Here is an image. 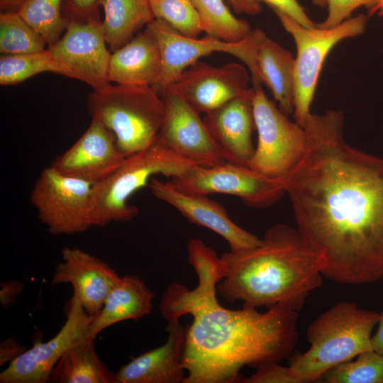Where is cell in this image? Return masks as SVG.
Listing matches in <instances>:
<instances>
[{
	"instance_id": "cell-1",
	"label": "cell",
	"mask_w": 383,
	"mask_h": 383,
	"mask_svg": "<svg viewBox=\"0 0 383 383\" xmlns=\"http://www.w3.org/2000/svg\"><path fill=\"white\" fill-rule=\"evenodd\" d=\"M340 111L307 116L305 154L284 180L305 243L323 276L344 284L383 279V158L348 145Z\"/></svg>"
},
{
	"instance_id": "cell-2",
	"label": "cell",
	"mask_w": 383,
	"mask_h": 383,
	"mask_svg": "<svg viewBox=\"0 0 383 383\" xmlns=\"http://www.w3.org/2000/svg\"><path fill=\"white\" fill-rule=\"evenodd\" d=\"M187 250L197 285L190 289L171 283L159 306L167 321L192 316L185 328L184 383L242 382L245 366L257 368L288 357L298 338L296 311L284 304L263 313L244 304L237 310L224 307L216 296L224 275L221 257L199 238L189 240Z\"/></svg>"
},
{
	"instance_id": "cell-3",
	"label": "cell",
	"mask_w": 383,
	"mask_h": 383,
	"mask_svg": "<svg viewBox=\"0 0 383 383\" xmlns=\"http://www.w3.org/2000/svg\"><path fill=\"white\" fill-rule=\"evenodd\" d=\"M220 257L224 275L217 293L229 303L267 309L284 304L297 311L322 285V257L286 224L269 228L257 246Z\"/></svg>"
},
{
	"instance_id": "cell-4",
	"label": "cell",
	"mask_w": 383,
	"mask_h": 383,
	"mask_svg": "<svg viewBox=\"0 0 383 383\" xmlns=\"http://www.w3.org/2000/svg\"><path fill=\"white\" fill-rule=\"evenodd\" d=\"M380 313L341 301L321 313L308 326L309 348L290 367L303 383L321 379L332 367L372 350V333Z\"/></svg>"
},
{
	"instance_id": "cell-5",
	"label": "cell",
	"mask_w": 383,
	"mask_h": 383,
	"mask_svg": "<svg viewBox=\"0 0 383 383\" xmlns=\"http://www.w3.org/2000/svg\"><path fill=\"white\" fill-rule=\"evenodd\" d=\"M157 138L147 148L125 158L109 177L93 184L91 213L94 226L127 222L135 218L138 209L128 202L138 190L148 184L152 176L170 178L183 174L194 166Z\"/></svg>"
},
{
	"instance_id": "cell-6",
	"label": "cell",
	"mask_w": 383,
	"mask_h": 383,
	"mask_svg": "<svg viewBox=\"0 0 383 383\" xmlns=\"http://www.w3.org/2000/svg\"><path fill=\"white\" fill-rule=\"evenodd\" d=\"M87 109L91 118L99 119L114 134L118 150L126 157L156 140L165 104L151 86L110 83L90 93Z\"/></svg>"
},
{
	"instance_id": "cell-7",
	"label": "cell",
	"mask_w": 383,
	"mask_h": 383,
	"mask_svg": "<svg viewBox=\"0 0 383 383\" xmlns=\"http://www.w3.org/2000/svg\"><path fill=\"white\" fill-rule=\"evenodd\" d=\"M284 29L293 37L296 46L294 66V118L304 127L311 113L310 108L319 75L326 57L341 40L364 33L367 18L360 14L337 26L320 28L305 27L287 14L274 11Z\"/></svg>"
},
{
	"instance_id": "cell-8",
	"label": "cell",
	"mask_w": 383,
	"mask_h": 383,
	"mask_svg": "<svg viewBox=\"0 0 383 383\" xmlns=\"http://www.w3.org/2000/svg\"><path fill=\"white\" fill-rule=\"evenodd\" d=\"M155 36L162 57V70L157 82L152 86L161 97L173 81L201 57L214 52L232 55L248 67L253 87H260L256 52L261 41L267 36L260 29L252 30L248 36L238 43H228L206 35L204 38L187 37L166 21L154 18L145 27Z\"/></svg>"
},
{
	"instance_id": "cell-9",
	"label": "cell",
	"mask_w": 383,
	"mask_h": 383,
	"mask_svg": "<svg viewBox=\"0 0 383 383\" xmlns=\"http://www.w3.org/2000/svg\"><path fill=\"white\" fill-rule=\"evenodd\" d=\"M253 88L257 144L248 167L268 178L284 181L305 154V131L296 121H291L261 87Z\"/></svg>"
},
{
	"instance_id": "cell-10",
	"label": "cell",
	"mask_w": 383,
	"mask_h": 383,
	"mask_svg": "<svg viewBox=\"0 0 383 383\" xmlns=\"http://www.w3.org/2000/svg\"><path fill=\"white\" fill-rule=\"evenodd\" d=\"M93 184L65 175L52 166L45 168L30 192L40 221L55 235L82 233L93 227Z\"/></svg>"
},
{
	"instance_id": "cell-11",
	"label": "cell",
	"mask_w": 383,
	"mask_h": 383,
	"mask_svg": "<svg viewBox=\"0 0 383 383\" xmlns=\"http://www.w3.org/2000/svg\"><path fill=\"white\" fill-rule=\"evenodd\" d=\"M169 182L183 192L233 195L248 206L259 209L270 206L286 194L284 181L229 162L208 167L195 165Z\"/></svg>"
},
{
	"instance_id": "cell-12",
	"label": "cell",
	"mask_w": 383,
	"mask_h": 383,
	"mask_svg": "<svg viewBox=\"0 0 383 383\" xmlns=\"http://www.w3.org/2000/svg\"><path fill=\"white\" fill-rule=\"evenodd\" d=\"M100 18L67 21L61 38L48 48L60 74L82 81L93 90L110 84L111 53L106 47Z\"/></svg>"
},
{
	"instance_id": "cell-13",
	"label": "cell",
	"mask_w": 383,
	"mask_h": 383,
	"mask_svg": "<svg viewBox=\"0 0 383 383\" xmlns=\"http://www.w3.org/2000/svg\"><path fill=\"white\" fill-rule=\"evenodd\" d=\"M165 113L157 139L179 155L202 167L227 162L199 112L184 98L167 89Z\"/></svg>"
},
{
	"instance_id": "cell-14",
	"label": "cell",
	"mask_w": 383,
	"mask_h": 383,
	"mask_svg": "<svg viewBox=\"0 0 383 383\" xmlns=\"http://www.w3.org/2000/svg\"><path fill=\"white\" fill-rule=\"evenodd\" d=\"M93 317L72 296L60 331L47 342L36 340L31 348L12 360L1 372L0 382H48L54 366L64 353L78 341L89 337Z\"/></svg>"
},
{
	"instance_id": "cell-15",
	"label": "cell",
	"mask_w": 383,
	"mask_h": 383,
	"mask_svg": "<svg viewBox=\"0 0 383 383\" xmlns=\"http://www.w3.org/2000/svg\"><path fill=\"white\" fill-rule=\"evenodd\" d=\"M249 79L246 69L238 63L213 67L197 61L167 89L180 94L199 113H207L245 93Z\"/></svg>"
},
{
	"instance_id": "cell-16",
	"label": "cell",
	"mask_w": 383,
	"mask_h": 383,
	"mask_svg": "<svg viewBox=\"0 0 383 383\" xmlns=\"http://www.w3.org/2000/svg\"><path fill=\"white\" fill-rule=\"evenodd\" d=\"M126 157L118 150L114 134L97 118L51 166L60 173L92 184L113 174Z\"/></svg>"
},
{
	"instance_id": "cell-17",
	"label": "cell",
	"mask_w": 383,
	"mask_h": 383,
	"mask_svg": "<svg viewBox=\"0 0 383 383\" xmlns=\"http://www.w3.org/2000/svg\"><path fill=\"white\" fill-rule=\"evenodd\" d=\"M148 185L155 198L175 208L189 222L221 235L231 251L249 249L260 243L261 238L235 223L226 209L206 195L183 192L169 181L165 182L154 177Z\"/></svg>"
},
{
	"instance_id": "cell-18",
	"label": "cell",
	"mask_w": 383,
	"mask_h": 383,
	"mask_svg": "<svg viewBox=\"0 0 383 383\" xmlns=\"http://www.w3.org/2000/svg\"><path fill=\"white\" fill-rule=\"evenodd\" d=\"M121 277L107 263L75 248L62 250V261L55 267L52 284H70L74 297L91 316L101 309L104 301Z\"/></svg>"
},
{
	"instance_id": "cell-19",
	"label": "cell",
	"mask_w": 383,
	"mask_h": 383,
	"mask_svg": "<svg viewBox=\"0 0 383 383\" xmlns=\"http://www.w3.org/2000/svg\"><path fill=\"white\" fill-rule=\"evenodd\" d=\"M255 89L206 113L203 118L227 162L248 167L255 148L252 134L256 130L253 111Z\"/></svg>"
},
{
	"instance_id": "cell-20",
	"label": "cell",
	"mask_w": 383,
	"mask_h": 383,
	"mask_svg": "<svg viewBox=\"0 0 383 383\" xmlns=\"http://www.w3.org/2000/svg\"><path fill=\"white\" fill-rule=\"evenodd\" d=\"M165 331V344L122 366L116 373L117 383H184L185 328L173 320L167 321Z\"/></svg>"
},
{
	"instance_id": "cell-21",
	"label": "cell",
	"mask_w": 383,
	"mask_h": 383,
	"mask_svg": "<svg viewBox=\"0 0 383 383\" xmlns=\"http://www.w3.org/2000/svg\"><path fill=\"white\" fill-rule=\"evenodd\" d=\"M162 70L157 40L145 28L128 43L111 53L109 81L121 85L153 86Z\"/></svg>"
},
{
	"instance_id": "cell-22",
	"label": "cell",
	"mask_w": 383,
	"mask_h": 383,
	"mask_svg": "<svg viewBox=\"0 0 383 383\" xmlns=\"http://www.w3.org/2000/svg\"><path fill=\"white\" fill-rule=\"evenodd\" d=\"M154 293L135 275L121 277L108 294L100 311L93 317L89 337L96 336L120 321L139 319L150 313Z\"/></svg>"
},
{
	"instance_id": "cell-23",
	"label": "cell",
	"mask_w": 383,
	"mask_h": 383,
	"mask_svg": "<svg viewBox=\"0 0 383 383\" xmlns=\"http://www.w3.org/2000/svg\"><path fill=\"white\" fill-rule=\"evenodd\" d=\"M260 78L272 91L279 109L286 115L294 111L295 58L277 43L265 37L256 52Z\"/></svg>"
},
{
	"instance_id": "cell-24",
	"label": "cell",
	"mask_w": 383,
	"mask_h": 383,
	"mask_svg": "<svg viewBox=\"0 0 383 383\" xmlns=\"http://www.w3.org/2000/svg\"><path fill=\"white\" fill-rule=\"evenodd\" d=\"M94 341L87 337L70 348L54 366L48 382L117 383L116 373L99 357Z\"/></svg>"
},
{
	"instance_id": "cell-25",
	"label": "cell",
	"mask_w": 383,
	"mask_h": 383,
	"mask_svg": "<svg viewBox=\"0 0 383 383\" xmlns=\"http://www.w3.org/2000/svg\"><path fill=\"white\" fill-rule=\"evenodd\" d=\"M99 6L104 13L103 33L112 52L128 43L155 18L148 0H100Z\"/></svg>"
},
{
	"instance_id": "cell-26",
	"label": "cell",
	"mask_w": 383,
	"mask_h": 383,
	"mask_svg": "<svg viewBox=\"0 0 383 383\" xmlns=\"http://www.w3.org/2000/svg\"><path fill=\"white\" fill-rule=\"evenodd\" d=\"M207 35L228 43H238L251 32L250 24L236 18L223 0H191Z\"/></svg>"
},
{
	"instance_id": "cell-27",
	"label": "cell",
	"mask_w": 383,
	"mask_h": 383,
	"mask_svg": "<svg viewBox=\"0 0 383 383\" xmlns=\"http://www.w3.org/2000/svg\"><path fill=\"white\" fill-rule=\"evenodd\" d=\"M62 4L63 0H27L18 11L48 48L61 38L67 28Z\"/></svg>"
},
{
	"instance_id": "cell-28",
	"label": "cell",
	"mask_w": 383,
	"mask_h": 383,
	"mask_svg": "<svg viewBox=\"0 0 383 383\" xmlns=\"http://www.w3.org/2000/svg\"><path fill=\"white\" fill-rule=\"evenodd\" d=\"M45 45L43 38L18 12H1V55L40 52L46 50Z\"/></svg>"
},
{
	"instance_id": "cell-29",
	"label": "cell",
	"mask_w": 383,
	"mask_h": 383,
	"mask_svg": "<svg viewBox=\"0 0 383 383\" xmlns=\"http://www.w3.org/2000/svg\"><path fill=\"white\" fill-rule=\"evenodd\" d=\"M43 72L60 74V69L53 61L48 48L40 52L1 55V85L17 84Z\"/></svg>"
},
{
	"instance_id": "cell-30",
	"label": "cell",
	"mask_w": 383,
	"mask_h": 383,
	"mask_svg": "<svg viewBox=\"0 0 383 383\" xmlns=\"http://www.w3.org/2000/svg\"><path fill=\"white\" fill-rule=\"evenodd\" d=\"M342 362L322 377L327 383H383V355L374 350Z\"/></svg>"
},
{
	"instance_id": "cell-31",
	"label": "cell",
	"mask_w": 383,
	"mask_h": 383,
	"mask_svg": "<svg viewBox=\"0 0 383 383\" xmlns=\"http://www.w3.org/2000/svg\"><path fill=\"white\" fill-rule=\"evenodd\" d=\"M155 18L166 21L181 34L196 38L203 28L191 0H148Z\"/></svg>"
},
{
	"instance_id": "cell-32",
	"label": "cell",
	"mask_w": 383,
	"mask_h": 383,
	"mask_svg": "<svg viewBox=\"0 0 383 383\" xmlns=\"http://www.w3.org/2000/svg\"><path fill=\"white\" fill-rule=\"evenodd\" d=\"M238 13L257 14L261 10V2L267 4L273 11H281L301 25L312 28L315 23L305 12L297 0H228Z\"/></svg>"
},
{
	"instance_id": "cell-33",
	"label": "cell",
	"mask_w": 383,
	"mask_h": 383,
	"mask_svg": "<svg viewBox=\"0 0 383 383\" xmlns=\"http://www.w3.org/2000/svg\"><path fill=\"white\" fill-rule=\"evenodd\" d=\"M377 0H326L328 16L321 23L316 24L320 28H331L350 18L351 13L361 6L370 11Z\"/></svg>"
},
{
	"instance_id": "cell-34",
	"label": "cell",
	"mask_w": 383,
	"mask_h": 383,
	"mask_svg": "<svg viewBox=\"0 0 383 383\" xmlns=\"http://www.w3.org/2000/svg\"><path fill=\"white\" fill-rule=\"evenodd\" d=\"M279 362H270L257 367L248 377H243L245 383H303L298 374L290 367Z\"/></svg>"
},
{
	"instance_id": "cell-35",
	"label": "cell",
	"mask_w": 383,
	"mask_h": 383,
	"mask_svg": "<svg viewBox=\"0 0 383 383\" xmlns=\"http://www.w3.org/2000/svg\"><path fill=\"white\" fill-rule=\"evenodd\" d=\"M100 0H63L62 11L68 21L74 19L99 18Z\"/></svg>"
},
{
	"instance_id": "cell-36",
	"label": "cell",
	"mask_w": 383,
	"mask_h": 383,
	"mask_svg": "<svg viewBox=\"0 0 383 383\" xmlns=\"http://www.w3.org/2000/svg\"><path fill=\"white\" fill-rule=\"evenodd\" d=\"M0 304L4 309L10 307L21 295L25 287V284L16 279H9L1 283Z\"/></svg>"
},
{
	"instance_id": "cell-37",
	"label": "cell",
	"mask_w": 383,
	"mask_h": 383,
	"mask_svg": "<svg viewBox=\"0 0 383 383\" xmlns=\"http://www.w3.org/2000/svg\"><path fill=\"white\" fill-rule=\"evenodd\" d=\"M26 350L24 345L18 343L13 335H10L0 344V365L11 362Z\"/></svg>"
},
{
	"instance_id": "cell-38",
	"label": "cell",
	"mask_w": 383,
	"mask_h": 383,
	"mask_svg": "<svg viewBox=\"0 0 383 383\" xmlns=\"http://www.w3.org/2000/svg\"><path fill=\"white\" fill-rule=\"evenodd\" d=\"M378 327L372 337V350L383 355V312L380 313Z\"/></svg>"
},
{
	"instance_id": "cell-39",
	"label": "cell",
	"mask_w": 383,
	"mask_h": 383,
	"mask_svg": "<svg viewBox=\"0 0 383 383\" xmlns=\"http://www.w3.org/2000/svg\"><path fill=\"white\" fill-rule=\"evenodd\" d=\"M27 0H0L1 12L16 11L18 12L21 6Z\"/></svg>"
},
{
	"instance_id": "cell-40",
	"label": "cell",
	"mask_w": 383,
	"mask_h": 383,
	"mask_svg": "<svg viewBox=\"0 0 383 383\" xmlns=\"http://www.w3.org/2000/svg\"><path fill=\"white\" fill-rule=\"evenodd\" d=\"M377 13L379 16L383 18V0H377L375 6L369 11V15Z\"/></svg>"
},
{
	"instance_id": "cell-41",
	"label": "cell",
	"mask_w": 383,
	"mask_h": 383,
	"mask_svg": "<svg viewBox=\"0 0 383 383\" xmlns=\"http://www.w3.org/2000/svg\"><path fill=\"white\" fill-rule=\"evenodd\" d=\"M312 3L320 7H325L327 6L326 0H311Z\"/></svg>"
}]
</instances>
